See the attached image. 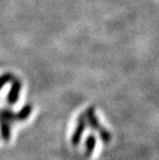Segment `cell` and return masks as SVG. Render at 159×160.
<instances>
[{"label": "cell", "mask_w": 159, "mask_h": 160, "mask_svg": "<svg viewBox=\"0 0 159 160\" xmlns=\"http://www.w3.org/2000/svg\"><path fill=\"white\" fill-rule=\"evenodd\" d=\"M84 114H85L87 123L90 125V127L92 128L93 130H95L99 133L101 141L103 142H106V144L110 142L112 139V134L107 129L102 127L101 124L99 123V120H98L95 115V108L93 107H90L89 108H87V111Z\"/></svg>", "instance_id": "cell-1"}, {"label": "cell", "mask_w": 159, "mask_h": 160, "mask_svg": "<svg viewBox=\"0 0 159 160\" xmlns=\"http://www.w3.org/2000/svg\"><path fill=\"white\" fill-rule=\"evenodd\" d=\"M86 126H87V121L85 118V114L80 115L79 119H77L76 129H74L73 133L72 135V145L74 146V147H77V146L80 144L82 135L86 129Z\"/></svg>", "instance_id": "cell-2"}, {"label": "cell", "mask_w": 159, "mask_h": 160, "mask_svg": "<svg viewBox=\"0 0 159 160\" xmlns=\"http://www.w3.org/2000/svg\"><path fill=\"white\" fill-rule=\"evenodd\" d=\"M22 89V83L19 79H13L12 81V87L9 89V92L6 96V101L9 104H15L18 102L20 97V92Z\"/></svg>", "instance_id": "cell-3"}, {"label": "cell", "mask_w": 159, "mask_h": 160, "mask_svg": "<svg viewBox=\"0 0 159 160\" xmlns=\"http://www.w3.org/2000/svg\"><path fill=\"white\" fill-rule=\"evenodd\" d=\"M96 146V138L94 134H89L85 142V154L87 157H90L95 149Z\"/></svg>", "instance_id": "cell-4"}, {"label": "cell", "mask_w": 159, "mask_h": 160, "mask_svg": "<svg viewBox=\"0 0 159 160\" xmlns=\"http://www.w3.org/2000/svg\"><path fill=\"white\" fill-rule=\"evenodd\" d=\"M33 107L31 104L27 103L23 107L21 110H20L18 113H16V117H17V121H24L27 118L29 117L30 114L32 113Z\"/></svg>", "instance_id": "cell-5"}, {"label": "cell", "mask_w": 159, "mask_h": 160, "mask_svg": "<svg viewBox=\"0 0 159 160\" xmlns=\"http://www.w3.org/2000/svg\"><path fill=\"white\" fill-rule=\"evenodd\" d=\"M0 120H4L8 122L9 124H12L17 121L16 113H13L9 108H1L0 110Z\"/></svg>", "instance_id": "cell-6"}, {"label": "cell", "mask_w": 159, "mask_h": 160, "mask_svg": "<svg viewBox=\"0 0 159 160\" xmlns=\"http://www.w3.org/2000/svg\"><path fill=\"white\" fill-rule=\"evenodd\" d=\"M0 132L4 142H8L11 138V124L4 120H0Z\"/></svg>", "instance_id": "cell-7"}, {"label": "cell", "mask_w": 159, "mask_h": 160, "mask_svg": "<svg viewBox=\"0 0 159 160\" xmlns=\"http://www.w3.org/2000/svg\"><path fill=\"white\" fill-rule=\"evenodd\" d=\"M13 79H15V77H13V74L11 72H6L4 74H2V76L0 77V90H1L6 84L11 83Z\"/></svg>", "instance_id": "cell-8"}]
</instances>
